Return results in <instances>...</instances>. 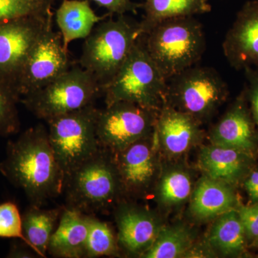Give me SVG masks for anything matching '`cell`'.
<instances>
[{"instance_id":"6da1fadb","label":"cell","mask_w":258,"mask_h":258,"mask_svg":"<svg viewBox=\"0 0 258 258\" xmlns=\"http://www.w3.org/2000/svg\"><path fill=\"white\" fill-rule=\"evenodd\" d=\"M0 171L23 190L32 205L42 207L64 191L66 176L42 125L28 129L8 143Z\"/></svg>"},{"instance_id":"7a4b0ae2","label":"cell","mask_w":258,"mask_h":258,"mask_svg":"<svg viewBox=\"0 0 258 258\" xmlns=\"http://www.w3.org/2000/svg\"><path fill=\"white\" fill-rule=\"evenodd\" d=\"M144 37L148 52L167 81L198 64L206 48L203 25L195 16L161 21Z\"/></svg>"},{"instance_id":"3957f363","label":"cell","mask_w":258,"mask_h":258,"mask_svg":"<svg viewBox=\"0 0 258 258\" xmlns=\"http://www.w3.org/2000/svg\"><path fill=\"white\" fill-rule=\"evenodd\" d=\"M142 35L140 24L125 15L103 20L85 39L80 66L94 76L102 91L119 71Z\"/></svg>"},{"instance_id":"277c9868","label":"cell","mask_w":258,"mask_h":258,"mask_svg":"<svg viewBox=\"0 0 258 258\" xmlns=\"http://www.w3.org/2000/svg\"><path fill=\"white\" fill-rule=\"evenodd\" d=\"M166 85L167 80L148 52L142 35L119 71L102 93L106 106L126 101L159 112L165 103Z\"/></svg>"},{"instance_id":"5b68a950","label":"cell","mask_w":258,"mask_h":258,"mask_svg":"<svg viewBox=\"0 0 258 258\" xmlns=\"http://www.w3.org/2000/svg\"><path fill=\"white\" fill-rule=\"evenodd\" d=\"M121 191L113 154L101 148L66 176L63 191L67 208L86 214L108 208Z\"/></svg>"},{"instance_id":"8992f818","label":"cell","mask_w":258,"mask_h":258,"mask_svg":"<svg viewBox=\"0 0 258 258\" xmlns=\"http://www.w3.org/2000/svg\"><path fill=\"white\" fill-rule=\"evenodd\" d=\"M101 93L94 76L80 66L68 70L20 101L37 118L47 121L93 104Z\"/></svg>"},{"instance_id":"52a82bcc","label":"cell","mask_w":258,"mask_h":258,"mask_svg":"<svg viewBox=\"0 0 258 258\" xmlns=\"http://www.w3.org/2000/svg\"><path fill=\"white\" fill-rule=\"evenodd\" d=\"M228 95L227 83L216 70L195 64L168 80L165 102L201 123L215 113Z\"/></svg>"},{"instance_id":"ba28073f","label":"cell","mask_w":258,"mask_h":258,"mask_svg":"<svg viewBox=\"0 0 258 258\" xmlns=\"http://www.w3.org/2000/svg\"><path fill=\"white\" fill-rule=\"evenodd\" d=\"M98 111L92 104L46 121L49 141L66 177L101 148L96 134Z\"/></svg>"},{"instance_id":"9c48e42d","label":"cell","mask_w":258,"mask_h":258,"mask_svg":"<svg viewBox=\"0 0 258 258\" xmlns=\"http://www.w3.org/2000/svg\"><path fill=\"white\" fill-rule=\"evenodd\" d=\"M159 112L120 101L98 111L96 134L100 146L112 153L121 152L152 135Z\"/></svg>"},{"instance_id":"30bf717a","label":"cell","mask_w":258,"mask_h":258,"mask_svg":"<svg viewBox=\"0 0 258 258\" xmlns=\"http://www.w3.org/2000/svg\"><path fill=\"white\" fill-rule=\"evenodd\" d=\"M52 14L0 23V82L17 91L27 59L42 34L52 24Z\"/></svg>"},{"instance_id":"8fae6325","label":"cell","mask_w":258,"mask_h":258,"mask_svg":"<svg viewBox=\"0 0 258 258\" xmlns=\"http://www.w3.org/2000/svg\"><path fill=\"white\" fill-rule=\"evenodd\" d=\"M69 69V50L64 49L60 32L54 31L51 24L29 55L17 91L20 98L27 96L46 86Z\"/></svg>"},{"instance_id":"7c38bea8","label":"cell","mask_w":258,"mask_h":258,"mask_svg":"<svg viewBox=\"0 0 258 258\" xmlns=\"http://www.w3.org/2000/svg\"><path fill=\"white\" fill-rule=\"evenodd\" d=\"M212 144L231 148L256 159L258 128L249 108L245 88L212 128Z\"/></svg>"},{"instance_id":"4fadbf2b","label":"cell","mask_w":258,"mask_h":258,"mask_svg":"<svg viewBox=\"0 0 258 258\" xmlns=\"http://www.w3.org/2000/svg\"><path fill=\"white\" fill-rule=\"evenodd\" d=\"M224 55L237 71L258 69V0H249L239 10L222 43Z\"/></svg>"},{"instance_id":"5bb4252c","label":"cell","mask_w":258,"mask_h":258,"mask_svg":"<svg viewBox=\"0 0 258 258\" xmlns=\"http://www.w3.org/2000/svg\"><path fill=\"white\" fill-rule=\"evenodd\" d=\"M149 139L150 137L142 139L113 154L122 191L139 195L152 182L157 166Z\"/></svg>"},{"instance_id":"9a60e30c","label":"cell","mask_w":258,"mask_h":258,"mask_svg":"<svg viewBox=\"0 0 258 258\" xmlns=\"http://www.w3.org/2000/svg\"><path fill=\"white\" fill-rule=\"evenodd\" d=\"M118 243L132 254H142L154 243L160 225L147 210L133 205H120L115 213Z\"/></svg>"},{"instance_id":"2e32d148","label":"cell","mask_w":258,"mask_h":258,"mask_svg":"<svg viewBox=\"0 0 258 258\" xmlns=\"http://www.w3.org/2000/svg\"><path fill=\"white\" fill-rule=\"evenodd\" d=\"M200 124L191 115L165 102L158 113L154 130L166 152L177 156L184 154L201 138Z\"/></svg>"},{"instance_id":"e0dca14e","label":"cell","mask_w":258,"mask_h":258,"mask_svg":"<svg viewBox=\"0 0 258 258\" xmlns=\"http://www.w3.org/2000/svg\"><path fill=\"white\" fill-rule=\"evenodd\" d=\"M255 160L240 151L212 144L202 150L199 165L208 177L235 187L255 166Z\"/></svg>"},{"instance_id":"ac0fdd59","label":"cell","mask_w":258,"mask_h":258,"mask_svg":"<svg viewBox=\"0 0 258 258\" xmlns=\"http://www.w3.org/2000/svg\"><path fill=\"white\" fill-rule=\"evenodd\" d=\"M88 233V215L70 208L62 209L47 252L55 257H85Z\"/></svg>"},{"instance_id":"d6986e66","label":"cell","mask_w":258,"mask_h":258,"mask_svg":"<svg viewBox=\"0 0 258 258\" xmlns=\"http://www.w3.org/2000/svg\"><path fill=\"white\" fill-rule=\"evenodd\" d=\"M240 205L234 186L205 176L194 190L190 211L199 220H209L237 210Z\"/></svg>"},{"instance_id":"ffe728a7","label":"cell","mask_w":258,"mask_h":258,"mask_svg":"<svg viewBox=\"0 0 258 258\" xmlns=\"http://www.w3.org/2000/svg\"><path fill=\"white\" fill-rule=\"evenodd\" d=\"M105 18L96 14L88 0H62L56 10L55 21L64 49L69 50L70 43L74 40L86 39Z\"/></svg>"},{"instance_id":"44dd1931","label":"cell","mask_w":258,"mask_h":258,"mask_svg":"<svg viewBox=\"0 0 258 258\" xmlns=\"http://www.w3.org/2000/svg\"><path fill=\"white\" fill-rule=\"evenodd\" d=\"M144 16L140 24L142 35L168 19L195 16L211 11L208 0H144Z\"/></svg>"},{"instance_id":"7402d4cb","label":"cell","mask_w":258,"mask_h":258,"mask_svg":"<svg viewBox=\"0 0 258 258\" xmlns=\"http://www.w3.org/2000/svg\"><path fill=\"white\" fill-rule=\"evenodd\" d=\"M62 209H42L31 205L23 215L24 235L29 246L40 257H46L51 237Z\"/></svg>"},{"instance_id":"603a6c76","label":"cell","mask_w":258,"mask_h":258,"mask_svg":"<svg viewBox=\"0 0 258 258\" xmlns=\"http://www.w3.org/2000/svg\"><path fill=\"white\" fill-rule=\"evenodd\" d=\"M210 241L224 255L240 257L245 253L248 242L237 210L218 217L210 231Z\"/></svg>"},{"instance_id":"cb8c5ba5","label":"cell","mask_w":258,"mask_h":258,"mask_svg":"<svg viewBox=\"0 0 258 258\" xmlns=\"http://www.w3.org/2000/svg\"><path fill=\"white\" fill-rule=\"evenodd\" d=\"M192 244V237L184 226L161 228L152 245L141 257L175 258L184 255Z\"/></svg>"},{"instance_id":"d4e9b609","label":"cell","mask_w":258,"mask_h":258,"mask_svg":"<svg viewBox=\"0 0 258 258\" xmlns=\"http://www.w3.org/2000/svg\"><path fill=\"white\" fill-rule=\"evenodd\" d=\"M118 253L116 239L110 226L88 215V233L85 257H99Z\"/></svg>"},{"instance_id":"484cf974","label":"cell","mask_w":258,"mask_h":258,"mask_svg":"<svg viewBox=\"0 0 258 258\" xmlns=\"http://www.w3.org/2000/svg\"><path fill=\"white\" fill-rule=\"evenodd\" d=\"M191 180L187 173L181 170L169 171L161 179L158 196L166 205H176L187 200L191 194Z\"/></svg>"},{"instance_id":"4316f807","label":"cell","mask_w":258,"mask_h":258,"mask_svg":"<svg viewBox=\"0 0 258 258\" xmlns=\"http://www.w3.org/2000/svg\"><path fill=\"white\" fill-rule=\"evenodd\" d=\"M55 0H0V23L25 17L52 15Z\"/></svg>"},{"instance_id":"83f0119b","label":"cell","mask_w":258,"mask_h":258,"mask_svg":"<svg viewBox=\"0 0 258 258\" xmlns=\"http://www.w3.org/2000/svg\"><path fill=\"white\" fill-rule=\"evenodd\" d=\"M20 98L14 88L0 82V136L8 137L20 131L17 104Z\"/></svg>"},{"instance_id":"f1b7e54d","label":"cell","mask_w":258,"mask_h":258,"mask_svg":"<svg viewBox=\"0 0 258 258\" xmlns=\"http://www.w3.org/2000/svg\"><path fill=\"white\" fill-rule=\"evenodd\" d=\"M0 238H19L30 247L24 235L23 215L12 202L0 204Z\"/></svg>"},{"instance_id":"f546056e","label":"cell","mask_w":258,"mask_h":258,"mask_svg":"<svg viewBox=\"0 0 258 258\" xmlns=\"http://www.w3.org/2000/svg\"><path fill=\"white\" fill-rule=\"evenodd\" d=\"M237 211L249 246L258 238V203L241 205Z\"/></svg>"},{"instance_id":"4dcf8cb0","label":"cell","mask_w":258,"mask_h":258,"mask_svg":"<svg viewBox=\"0 0 258 258\" xmlns=\"http://www.w3.org/2000/svg\"><path fill=\"white\" fill-rule=\"evenodd\" d=\"M243 71L247 80V84L244 88L247 92L249 108L258 128V69L247 68Z\"/></svg>"},{"instance_id":"1f68e13d","label":"cell","mask_w":258,"mask_h":258,"mask_svg":"<svg viewBox=\"0 0 258 258\" xmlns=\"http://www.w3.org/2000/svg\"><path fill=\"white\" fill-rule=\"evenodd\" d=\"M93 2L104 8L109 14L118 15H125L129 11H133L135 9V5L132 0H88Z\"/></svg>"},{"instance_id":"d6a6232c","label":"cell","mask_w":258,"mask_h":258,"mask_svg":"<svg viewBox=\"0 0 258 258\" xmlns=\"http://www.w3.org/2000/svg\"><path fill=\"white\" fill-rule=\"evenodd\" d=\"M250 204L258 203V167L254 166L242 182Z\"/></svg>"},{"instance_id":"836d02e7","label":"cell","mask_w":258,"mask_h":258,"mask_svg":"<svg viewBox=\"0 0 258 258\" xmlns=\"http://www.w3.org/2000/svg\"><path fill=\"white\" fill-rule=\"evenodd\" d=\"M8 257L10 258H24L35 257V254H32L30 250L20 244H13L10 249Z\"/></svg>"},{"instance_id":"e575fe53","label":"cell","mask_w":258,"mask_h":258,"mask_svg":"<svg viewBox=\"0 0 258 258\" xmlns=\"http://www.w3.org/2000/svg\"><path fill=\"white\" fill-rule=\"evenodd\" d=\"M249 247H253V248L258 249V238L256 239L255 240L253 241L249 246Z\"/></svg>"}]
</instances>
